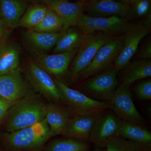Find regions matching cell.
I'll use <instances>...</instances> for the list:
<instances>
[{
  "label": "cell",
  "instance_id": "8d00e7d4",
  "mask_svg": "<svg viewBox=\"0 0 151 151\" xmlns=\"http://www.w3.org/2000/svg\"><path fill=\"white\" fill-rule=\"evenodd\" d=\"M0 151H8V150H1V149H0Z\"/></svg>",
  "mask_w": 151,
  "mask_h": 151
},
{
  "label": "cell",
  "instance_id": "d6986e66",
  "mask_svg": "<svg viewBox=\"0 0 151 151\" xmlns=\"http://www.w3.org/2000/svg\"><path fill=\"white\" fill-rule=\"evenodd\" d=\"M70 112L59 105L49 104L47 106L45 119L52 137L62 134L70 120Z\"/></svg>",
  "mask_w": 151,
  "mask_h": 151
},
{
  "label": "cell",
  "instance_id": "74e56055",
  "mask_svg": "<svg viewBox=\"0 0 151 151\" xmlns=\"http://www.w3.org/2000/svg\"><path fill=\"white\" fill-rule=\"evenodd\" d=\"M0 125H1V124H0Z\"/></svg>",
  "mask_w": 151,
  "mask_h": 151
},
{
  "label": "cell",
  "instance_id": "4316f807",
  "mask_svg": "<svg viewBox=\"0 0 151 151\" xmlns=\"http://www.w3.org/2000/svg\"><path fill=\"white\" fill-rule=\"evenodd\" d=\"M128 19H139L151 14V0H132Z\"/></svg>",
  "mask_w": 151,
  "mask_h": 151
},
{
  "label": "cell",
  "instance_id": "4fadbf2b",
  "mask_svg": "<svg viewBox=\"0 0 151 151\" xmlns=\"http://www.w3.org/2000/svg\"><path fill=\"white\" fill-rule=\"evenodd\" d=\"M28 94V86L23 78L20 68L0 76L1 97L15 103Z\"/></svg>",
  "mask_w": 151,
  "mask_h": 151
},
{
  "label": "cell",
  "instance_id": "8fae6325",
  "mask_svg": "<svg viewBox=\"0 0 151 151\" xmlns=\"http://www.w3.org/2000/svg\"><path fill=\"white\" fill-rule=\"evenodd\" d=\"M119 71L112 67L88 78L84 84L86 92L100 99L109 100L118 86Z\"/></svg>",
  "mask_w": 151,
  "mask_h": 151
},
{
  "label": "cell",
  "instance_id": "ffe728a7",
  "mask_svg": "<svg viewBox=\"0 0 151 151\" xmlns=\"http://www.w3.org/2000/svg\"><path fill=\"white\" fill-rule=\"evenodd\" d=\"M20 50L16 45L10 42L0 43V76L19 68Z\"/></svg>",
  "mask_w": 151,
  "mask_h": 151
},
{
  "label": "cell",
  "instance_id": "7c38bea8",
  "mask_svg": "<svg viewBox=\"0 0 151 151\" xmlns=\"http://www.w3.org/2000/svg\"><path fill=\"white\" fill-rule=\"evenodd\" d=\"M77 50L51 55L39 53L36 55L34 62L50 75L61 79L68 74L70 63Z\"/></svg>",
  "mask_w": 151,
  "mask_h": 151
},
{
  "label": "cell",
  "instance_id": "8992f818",
  "mask_svg": "<svg viewBox=\"0 0 151 151\" xmlns=\"http://www.w3.org/2000/svg\"><path fill=\"white\" fill-rule=\"evenodd\" d=\"M123 44V37L110 38L98 50L92 62L80 73L77 80H86L108 69L122 51Z\"/></svg>",
  "mask_w": 151,
  "mask_h": 151
},
{
  "label": "cell",
  "instance_id": "7402d4cb",
  "mask_svg": "<svg viewBox=\"0 0 151 151\" xmlns=\"http://www.w3.org/2000/svg\"><path fill=\"white\" fill-rule=\"evenodd\" d=\"M63 33L42 32L29 29L25 33V37L29 43L36 48L45 51L55 47Z\"/></svg>",
  "mask_w": 151,
  "mask_h": 151
},
{
  "label": "cell",
  "instance_id": "1f68e13d",
  "mask_svg": "<svg viewBox=\"0 0 151 151\" xmlns=\"http://www.w3.org/2000/svg\"><path fill=\"white\" fill-rule=\"evenodd\" d=\"M4 24H3L2 21L1 19L0 18V39L4 34Z\"/></svg>",
  "mask_w": 151,
  "mask_h": 151
},
{
  "label": "cell",
  "instance_id": "e575fe53",
  "mask_svg": "<svg viewBox=\"0 0 151 151\" xmlns=\"http://www.w3.org/2000/svg\"><path fill=\"white\" fill-rule=\"evenodd\" d=\"M38 1L42 2L44 3L46 2L49 1H52V0H36Z\"/></svg>",
  "mask_w": 151,
  "mask_h": 151
},
{
  "label": "cell",
  "instance_id": "9a60e30c",
  "mask_svg": "<svg viewBox=\"0 0 151 151\" xmlns=\"http://www.w3.org/2000/svg\"><path fill=\"white\" fill-rule=\"evenodd\" d=\"M129 4L116 0H97L84 3L83 12L92 17L118 16L127 19L129 12Z\"/></svg>",
  "mask_w": 151,
  "mask_h": 151
},
{
  "label": "cell",
  "instance_id": "f35d334b",
  "mask_svg": "<svg viewBox=\"0 0 151 151\" xmlns=\"http://www.w3.org/2000/svg\"></svg>",
  "mask_w": 151,
  "mask_h": 151
},
{
  "label": "cell",
  "instance_id": "7a4b0ae2",
  "mask_svg": "<svg viewBox=\"0 0 151 151\" xmlns=\"http://www.w3.org/2000/svg\"><path fill=\"white\" fill-rule=\"evenodd\" d=\"M47 106L37 96L27 94L14 103L8 111L7 131L14 132L43 120L46 115Z\"/></svg>",
  "mask_w": 151,
  "mask_h": 151
},
{
  "label": "cell",
  "instance_id": "f546056e",
  "mask_svg": "<svg viewBox=\"0 0 151 151\" xmlns=\"http://www.w3.org/2000/svg\"><path fill=\"white\" fill-rule=\"evenodd\" d=\"M14 103L0 96V124L6 116L9 109Z\"/></svg>",
  "mask_w": 151,
  "mask_h": 151
},
{
  "label": "cell",
  "instance_id": "d590c367",
  "mask_svg": "<svg viewBox=\"0 0 151 151\" xmlns=\"http://www.w3.org/2000/svg\"><path fill=\"white\" fill-rule=\"evenodd\" d=\"M96 1H97V0H84V3L91 2H93Z\"/></svg>",
  "mask_w": 151,
  "mask_h": 151
},
{
  "label": "cell",
  "instance_id": "d6a6232c",
  "mask_svg": "<svg viewBox=\"0 0 151 151\" xmlns=\"http://www.w3.org/2000/svg\"><path fill=\"white\" fill-rule=\"evenodd\" d=\"M116 1H119L121 2L124 3V4H129L132 1V0H116Z\"/></svg>",
  "mask_w": 151,
  "mask_h": 151
},
{
  "label": "cell",
  "instance_id": "83f0119b",
  "mask_svg": "<svg viewBox=\"0 0 151 151\" xmlns=\"http://www.w3.org/2000/svg\"><path fill=\"white\" fill-rule=\"evenodd\" d=\"M106 151H145L137 144L118 136L105 147Z\"/></svg>",
  "mask_w": 151,
  "mask_h": 151
},
{
  "label": "cell",
  "instance_id": "f1b7e54d",
  "mask_svg": "<svg viewBox=\"0 0 151 151\" xmlns=\"http://www.w3.org/2000/svg\"><path fill=\"white\" fill-rule=\"evenodd\" d=\"M135 92L137 97L140 100H151V80L142 81L138 84L135 87Z\"/></svg>",
  "mask_w": 151,
  "mask_h": 151
},
{
  "label": "cell",
  "instance_id": "484cf974",
  "mask_svg": "<svg viewBox=\"0 0 151 151\" xmlns=\"http://www.w3.org/2000/svg\"><path fill=\"white\" fill-rule=\"evenodd\" d=\"M64 22L57 14L49 9L41 22L32 30L42 32H64Z\"/></svg>",
  "mask_w": 151,
  "mask_h": 151
},
{
  "label": "cell",
  "instance_id": "52a82bcc",
  "mask_svg": "<svg viewBox=\"0 0 151 151\" xmlns=\"http://www.w3.org/2000/svg\"><path fill=\"white\" fill-rule=\"evenodd\" d=\"M107 102L115 115L122 121L145 126V121L135 106L129 86L121 83Z\"/></svg>",
  "mask_w": 151,
  "mask_h": 151
},
{
  "label": "cell",
  "instance_id": "4dcf8cb0",
  "mask_svg": "<svg viewBox=\"0 0 151 151\" xmlns=\"http://www.w3.org/2000/svg\"><path fill=\"white\" fill-rule=\"evenodd\" d=\"M138 58L139 59H150L151 58V42L148 41L142 47L139 53Z\"/></svg>",
  "mask_w": 151,
  "mask_h": 151
},
{
  "label": "cell",
  "instance_id": "ba28073f",
  "mask_svg": "<svg viewBox=\"0 0 151 151\" xmlns=\"http://www.w3.org/2000/svg\"><path fill=\"white\" fill-rule=\"evenodd\" d=\"M121 121L111 112L105 111L97 115L90 133L89 142L96 147H105L108 143L119 136Z\"/></svg>",
  "mask_w": 151,
  "mask_h": 151
},
{
  "label": "cell",
  "instance_id": "603a6c76",
  "mask_svg": "<svg viewBox=\"0 0 151 151\" xmlns=\"http://www.w3.org/2000/svg\"><path fill=\"white\" fill-rule=\"evenodd\" d=\"M86 35L81 30L69 28L60 38L55 46L53 53L69 52L78 49Z\"/></svg>",
  "mask_w": 151,
  "mask_h": 151
},
{
  "label": "cell",
  "instance_id": "6da1fadb",
  "mask_svg": "<svg viewBox=\"0 0 151 151\" xmlns=\"http://www.w3.org/2000/svg\"><path fill=\"white\" fill-rule=\"evenodd\" d=\"M52 137L45 118L29 127L4 134L2 141L10 151H40Z\"/></svg>",
  "mask_w": 151,
  "mask_h": 151
},
{
  "label": "cell",
  "instance_id": "d4e9b609",
  "mask_svg": "<svg viewBox=\"0 0 151 151\" xmlns=\"http://www.w3.org/2000/svg\"><path fill=\"white\" fill-rule=\"evenodd\" d=\"M43 151H90V145L87 141L66 137L52 141Z\"/></svg>",
  "mask_w": 151,
  "mask_h": 151
},
{
  "label": "cell",
  "instance_id": "e0dca14e",
  "mask_svg": "<svg viewBox=\"0 0 151 151\" xmlns=\"http://www.w3.org/2000/svg\"><path fill=\"white\" fill-rule=\"evenodd\" d=\"M97 116L76 115L70 118L63 136L89 142V137Z\"/></svg>",
  "mask_w": 151,
  "mask_h": 151
},
{
  "label": "cell",
  "instance_id": "9c48e42d",
  "mask_svg": "<svg viewBox=\"0 0 151 151\" xmlns=\"http://www.w3.org/2000/svg\"><path fill=\"white\" fill-rule=\"evenodd\" d=\"M129 24L127 19L120 17H92L83 13L76 26L85 34L103 32L113 35L124 33Z\"/></svg>",
  "mask_w": 151,
  "mask_h": 151
},
{
  "label": "cell",
  "instance_id": "2e32d148",
  "mask_svg": "<svg viewBox=\"0 0 151 151\" xmlns=\"http://www.w3.org/2000/svg\"><path fill=\"white\" fill-rule=\"evenodd\" d=\"M119 136L140 146L144 151H151V133L145 126L122 120Z\"/></svg>",
  "mask_w": 151,
  "mask_h": 151
},
{
  "label": "cell",
  "instance_id": "5b68a950",
  "mask_svg": "<svg viewBox=\"0 0 151 151\" xmlns=\"http://www.w3.org/2000/svg\"><path fill=\"white\" fill-rule=\"evenodd\" d=\"M151 14L137 23L129 24L124 33L122 51L113 63V67L118 71L124 69L137 50L141 41L151 31Z\"/></svg>",
  "mask_w": 151,
  "mask_h": 151
},
{
  "label": "cell",
  "instance_id": "44dd1931",
  "mask_svg": "<svg viewBox=\"0 0 151 151\" xmlns=\"http://www.w3.org/2000/svg\"><path fill=\"white\" fill-rule=\"evenodd\" d=\"M124 69L122 83L129 87L135 81L151 77V61L150 59L135 60Z\"/></svg>",
  "mask_w": 151,
  "mask_h": 151
},
{
  "label": "cell",
  "instance_id": "30bf717a",
  "mask_svg": "<svg viewBox=\"0 0 151 151\" xmlns=\"http://www.w3.org/2000/svg\"><path fill=\"white\" fill-rule=\"evenodd\" d=\"M26 76L32 86L44 96L56 102L63 101L60 90L54 78L34 61L28 63Z\"/></svg>",
  "mask_w": 151,
  "mask_h": 151
},
{
  "label": "cell",
  "instance_id": "277c9868",
  "mask_svg": "<svg viewBox=\"0 0 151 151\" xmlns=\"http://www.w3.org/2000/svg\"><path fill=\"white\" fill-rule=\"evenodd\" d=\"M113 34L96 32L86 34L78 49L68 70L70 81L77 80L78 76L89 65L100 47L112 37Z\"/></svg>",
  "mask_w": 151,
  "mask_h": 151
},
{
  "label": "cell",
  "instance_id": "ac0fdd59",
  "mask_svg": "<svg viewBox=\"0 0 151 151\" xmlns=\"http://www.w3.org/2000/svg\"><path fill=\"white\" fill-rule=\"evenodd\" d=\"M27 8L25 0H0V16L4 26L15 28Z\"/></svg>",
  "mask_w": 151,
  "mask_h": 151
},
{
  "label": "cell",
  "instance_id": "5bb4252c",
  "mask_svg": "<svg viewBox=\"0 0 151 151\" xmlns=\"http://www.w3.org/2000/svg\"><path fill=\"white\" fill-rule=\"evenodd\" d=\"M49 9L59 16L64 22V32L76 26L84 13V0L72 2L68 0H52L45 3Z\"/></svg>",
  "mask_w": 151,
  "mask_h": 151
},
{
  "label": "cell",
  "instance_id": "3957f363",
  "mask_svg": "<svg viewBox=\"0 0 151 151\" xmlns=\"http://www.w3.org/2000/svg\"><path fill=\"white\" fill-rule=\"evenodd\" d=\"M53 78L60 90L63 101L69 105L76 115L97 116L110 108L107 102L94 100L70 88L62 79Z\"/></svg>",
  "mask_w": 151,
  "mask_h": 151
},
{
  "label": "cell",
  "instance_id": "cb8c5ba5",
  "mask_svg": "<svg viewBox=\"0 0 151 151\" xmlns=\"http://www.w3.org/2000/svg\"><path fill=\"white\" fill-rule=\"evenodd\" d=\"M48 11L45 5L34 4L27 8L19 22L18 27L32 29L41 22Z\"/></svg>",
  "mask_w": 151,
  "mask_h": 151
},
{
  "label": "cell",
  "instance_id": "836d02e7",
  "mask_svg": "<svg viewBox=\"0 0 151 151\" xmlns=\"http://www.w3.org/2000/svg\"><path fill=\"white\" fill-rule=\"evenodd\" d=\"M102 151V148L98 147H95V148L94 149L93 151Z\"/></svg>",
  "mask_w": 151,
  "mask_h": 151
}]
</instances>
